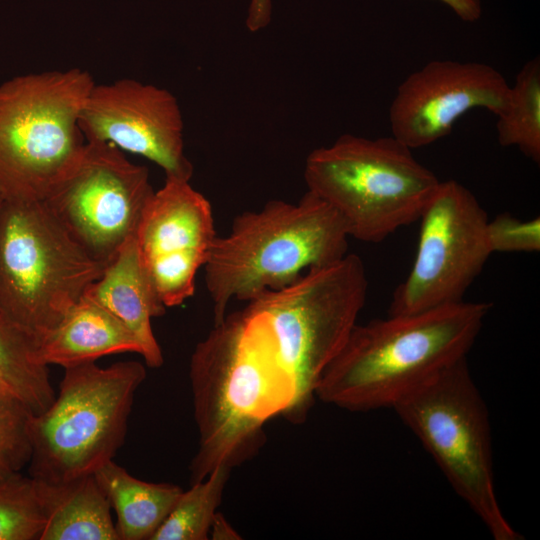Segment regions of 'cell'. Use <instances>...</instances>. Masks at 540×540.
Wrapping results in <instances>:
<instances>
[{"label": "cell", "mask_w": 540, "mask_h": 540, "mask_svg": "<svg viewBox=\"0 0 540 540\" xmlns=\"http://www.w3.org/2000/svg\"><path fill=\"white\" fill-rule=\"evenodd\" d=\"M189 377L199 433L191 484L252 456L265 422L279 414L289 418L297 400L268 322L247 307L226 315L196 345Z\"/></svg>", "instance_id": "obj_1"}, {"label": "cell", "mask_w": 540, "mask_h": 540, "mask_svg": "<svg viewBox=\"0 0 540 540\" xmlns=\"http://www.w3.org/2000/svg\"><path fill=\"white\" fill-rule=\"evenodd\" d=\"M491 307L463 300L357 323L323 371L315 397L351 412L392 409L467 357Z\"/></svg>", "instance_id": "obj_2"}, {"label": "cell", "mask_w": 540, "mask_h": 540, "mask_svg": "<svg viewBox=\"0 0 540 540\" xmlns=\"http://www.w3.org/2000/svg\"><path fill=\"white\" fill-rule=\"evenodd\" d=\"M348 238L336 211L310 191L297 203L271 200L241 213L226 236L216 237L203 266L214 324L224 319L231 300L249 302L342 259Z\"/></svg>", "instance_id": "obj_3"}, {"label": "cell", "mask_w": 540, "mask_h": 540, "mask_svg": "<svg viewBox=\"0 0 540 540\" xmlns=\"http://www.w3.org/2000/svg\"><path fill=\"white\" fill-rule=\"evenodd\" d=\"M308 191L330 205L349 237L378 243L420 219L440 180L395 137L344 134L307 157Z\"/></svg>", "instance_id": "obj_4"}, {"label": "cell", "mask_w": 540, "mask_h": 540, "mask_svg": "<svg viewBox=\"0 0 540 540\" xmlns=\"http://www.w3.org/2000/svg\"><path fill=\"white\" fill-rule=\"evenodd\" d=\"M81 68L15 76L0 84V191L8 201H38L79 160V127L94 86Z\"/></svg>", "instance_id": "obj_5"}, {"label": "cell", "mask_w": 540, "mask_h": 540, "mask_svg": "<svg viewBox=\"0 0 540 540\" xmlns=\"http://www.w3.org/2000/svg\"><path fill=\"white\" fill-rule=\"evenodd\" d=\"M59 394L30 423L29 476L61 484L112 460L123 445L134 396L146 378L137 361L66 367Z\"/></svg>", "instance_id": "obj_6"}, {"label": "cell", "mask_w": 540, "mask_h": 540, "mask_svg": "<svg viewBox=\"0 0 540 540\" xmlns=\"http://www.w3.org/2000/svg\"><path fill=\"white\" fill-rule=\"evenodd\" d=\"M494 540H522L497 499L488 408L462 358L392 408Z\"/></svg>", "instance_id": "obj_7"}, {"label": "cell", "mask_w": 540, "mask_h": 540, "mask_svg": "<svg viewBox=\"0 0 540 540\" xmlns=\"http://www.w3.org/2000/svg\"><path fill=\"white\" fill-rule=\"evenodd\" d=\"M43 200H5L0 212V307L35 343L102 275Z\"/></svg>", "instance_id": "obj_8"}, {"label": "cell", "mask_w": 540, "mask_h": 540, "mask_svg": "<svg viewBox=\"0 0 540 540\" xmlns=\"http://www.w3.org/2000/svg\"><path fill=\"white\" fill-rule=\"evenodd\" d=\"M367 290L362 260L347 254L248 302L247 308L268 322L281 359L295 381L292 421L301 422L307 416L323 371L357 324Z\"/></svg>", "instance_id": "obj_9"}, {"label": "cell", "mask_w": 540, "mask_h": 540, "mask_svg": "<svg viewBox=\"0 0 540 540\" xmlns=\"http://www.w3.org/2000/svg\"><path fill=\"white\" fill-rule=\"evenodd\" d=\"M419 220L415 260L393 292L388 315L463 301L492 254L487 214L474 194L455 180L439 182Z\"/></svg>", "instance_id": "obj_10"}, {"label": "cell", "mask_w": 540, "mask_h": 540, "mask_svg": "<svg viewBox=\"0 0 540 540\" xmlns=\"http://www.w3.org/2000/svg\"><path fill=\"white\" fill-rule=\"evenodd\" d=\"M153 193L146 167L113 144L86 141L76 165L43 201L92 258L108 265L135 236Z\"/></svg>", "instance_id": "obj_11"}, {"label": "cell", "mask_w": 540, "mask_h": 540, "mask_svg": "<svg viewBox=\"0 0 540 540\" xmlns=\"http://www.w3.org/2000/svg\"><path fill=\"white\" fill-rule=\"evenodd\" d=\"M86 141L113 144L143 156L166 177L190 181L193 165L184 151V122L167 89L135 79L94 84L79 116Z\"/></svg>", "instance_id": "obj_12"}, {"label": "cell", "mask_w": 540, "mask_h": 540, "mask_svg": "<svg viewBox=\"0 0 540 540\" xmlns=\"http://www.w3.org/2000/svg\"><path fill=\"white\" fill-rule=\"evenodd\" d=\"M216 237L207 198L190 181L166 177L146 204L135 234L140 261L166 308L193 295L196 274Z\"/></svg>", "instance_id": "obj_13"}, {"label": "cell", "mask_w": 540, "mask_h": 540, "mask_svg": "<svg viewBox=\"0 0 540 540\" xmlns=\"http://www.w3.org/2000/svg\"><path fill=\"white\" fill-rule=\"evenodd\" d=\"M509 97V83L491 65L432 60L398 86L389 108L392 136L410 149L424 147L450 134L472 109L499 116Z\"/></svg>", "instance_id": "obj_14"}, {"label": "cell", "mask_w": 540, "mask_h": 540, "mask_svg": "<svg viewBox=\"0 0 540 540\" xmlns=\"http://www.w3.org/2000/svg\"><path fill=\"white\" fill-rule=\"evenodd\" d=\"M84 296L110 312L133 333L148 367L159 368L163 364L151 319L162 316L166 307L140 261L135 236L122 245Z\"/></svg>", "instance_id": "obj_15"}, {"label": "cell", "mask_w": 540, "mask_h": 540, "mask_svg": "<svg viewBox=\"0 0 540 540\" xmlns=\"http://www.w3.org/2000/svg\"><path fill=\"white\" fill-rule=\"evenodd\" d=\"M123 352L141 354L136 337L110 312L83 295L37 340L35 358L47 367L66 368Z\"/></svg>", "instance_id": "obj_16"}, {"label": "cell", "mask_w": 540, "mask_h": 540, "mask_svg": "<svg viewBox=\"0 0 540 540\" xmlns=\"http://www.w3.org/2000/svg\"><path fill=\"white\" fill-rule=\"evenodd\" d=\"M93 474L117 514L119 540H151L183 491L177 485L140 480L113 459Z\"/></svg>", "instance_id": "obj_17"}, {"label": "cell", "mask_w": 540, "mask_h": 540, "mask_svg": "<svg viewBox=\"0 0 540 540\" xmlns=\"http://www.w3.org/2000/svg\"><path fill=\"white\" fill-rule=\"evenodd\" d=\"M46 486L48 515L40 540H119L94 474Z\"/></svg>", "instance_id": "obj_18"}, {"label": "cell", "mask_w": 540, "mask_h": 540, "mask_svg": "<svg viewBox=\"0 0 540 540\" xmlns=\"http://www.w3.org/2000/svg\"><path fill=\"white\" fill-rule=\"evenodd\" d=\"M34 338L0 307V392L27 404L35 414L55 399L47 366L35 358Z\"/></svg>", "instance_id": "obj_19"}, {"label": "cell", "mask_w": 540, "mask_h": 540, "mask_svg": "<svg viewBox=\"0 0 540 540\" xmlns=\"http://www.w3.org/2000/svg\"><path fill=\"white\" fill-rule=\"evenodd\" d=\"M497 138L503 147H517L540 163V60L527 61L510 86L506 110L497 116Z\"/></svg>", "instance_id": "obj_20"}, {"label": "cell", "mask_w": 540, "mask_h": 540, "mask_svg": "<svg viewBox=\"0 0 540 540\" xmlns=\"http://www.w3.org/2000/svg\"><path fill=\"white\" fill-rule=\"evenodd\" d=\"M231 467L220 465L182 491L151 540H206Z\"/></svg>", "instance_id": "obj_21"}, {"label": "cell", "mask_w": 540, "mask_h": 540, "mask_svg": "<svg viewBox=\"0 0 540 540\" xmlns=\"http://www.w3.org/2000/svg\"><path fill=\"white\" fill-rule=\"evenodd\" d=\"M47 515L46 483L19 472L0 482V540H40Z\"/></svg>", "instance_id": "obj_22"}, {"label": "cell", "mask_w": 540, "mask_h": 540, "mask_svg": "<svg viewBox=\"0 0 540 540\" xmlns=\"http://www.w3.org/2000/svg\"><path fill=\"white\" fill-rule=\"evenodd\" d=\"M35 413L24 402L0 392V467L20 472L31 458L30 423Z\"/></svg>", "instance_id": "obj_23"}, {"label": "cell", "mask_w": 540, "mask_h": 540, "mask_svg": "<svg viewBox=\"0 0 540 540\" xmlns=\"http://www.w3.org/2000/svg\"><path fill=\"white\" fill-rule=\"evenodd\" d=\"M488 246L493 252H538L540 250V219L519 220L502 213L487 223Z\"/></svg>", "instance_id": "obj_24"}, {"label": "cell", "mask_w": 540, "mask_h": 540, "mask_svg": "<svg viewBox=\"0 0 540 540\" xmlns=\"http://www.w3.org/2000/svg\"><path fill=\"white\" fill-rule=\"evenodd\" d=\"M271 0H251L246 18V26L250 32L265 28L271 21Z\"/></svg>", "instance_id": "obj_25"}, {"label": "cell", "mask_w": 540, "mask_h": 540, "mask_svg": "<svg viewBox=\"0 0 540 540\" xmlns=\"http://www.w3.org/2000/svg\"><path fill=\"white\" fill-rule=\"evenodd\" d=\"M447 5L461 20L475 22L480 19L482 6L480 0H440Z\"/></svg>", "instance_id": "obj_26"}, {"label": "cell", "mask_w": 540, "mask_h": 540, "mask_svg": "<svg viewBox=\"0 0 540 540\" xmlns=\"http://www.w3.org/2000/svg\"><path fill=\"white\" fill-rule=\"evenodd\" d=\"M210 534L212 539L234 540L241 538L224 516L218 512H216L213 518L209 535Z\"/></svg>", "instance_id": "obj_27"}, {"label": "cell", "mask_w": 540, "mask_h": 540, "mask_svg": "<svg viewBox=\"0 0 540 540\" xmlns=\"http://www.w3.org/2000/svg\"><path fill=\"white\" fill-rule=\"evenodd\" d=\"M17 473V472H16ZM11 472H8L7 470L3 469L2 467H0V482L3 481L4 479H6L8 476H10Z\"/></svg>", "instance_id": "obj_28"}, {"label": "cell", "mask_w": 540, "mask_h": 540, "mask_svg": "<svg viewBox=\"0 0 540 540\" xmlns=\"http://www.w3.org/2000/svg\"><path fill=\"white\" fill-rule=\"evenodd\" d=\"M4 202H5V198H4L3 194H2V192L0 191V212H1V209L3 207Z\"/></svg>", "instance_id": "obj_29"}]
</instances>
